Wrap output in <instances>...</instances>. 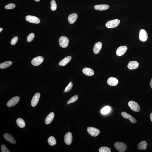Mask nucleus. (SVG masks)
Instances as JSON below:
<instances>
[{"instance_id":"nucleus-1","label":"nucleus","mask_w":152,"mask_h":152,"mask_svg":"<svg viewBox=\"0 0 152 152\" xmlns=\"http://www.w3.org/2000/svg\"><path fill=\"white\" fill-rule=\"evenodd\" d=\"M120 23V20L119 19H114L108 21L106 24V26L108 28H114L118 26Z\"/></svg>"},{"instance_id":"nucleus-2","label":"nucleus","mask_w":152,"mask_h":152,"mask_svg":"<svg viewBox=\"0 0 152 152\" xmlns=\"http://www.w3.org/2000/svg\"><path fill=\"white\" fill-rule=\"evenodd\" d=\"M115 147L119 152H125L127 149V147L126 144L122 142H116L114 145Z\"/></svg>"},{"instance_id":"nucleus-3","label":"nucleus","mask_w":152,"mask_h":152,"mask_svg":"<svg viewBox=\"0 0 152 152\" xmlns=\"http://www.w3.org/2000/svg\"><path fill=\"white\" fill-rule=\"evenodd\" d=\"M69 39L67 37L65 36H62L59 38V45L61 47L65 48L69 45Z\"/></svg>"},{"instance_id":"nucleus-4","label":"nucleus","mask_w":152,"mask_h":152,"mask_svg":"<svg viewBox=\"0 0 152 152\" xmlns=\"http://www.w3.org/2000/svg\"><path fill=\"white\" fill-rule=\"evenodd\" d=\"M128 104L130 109L134 111L138 112L140 110L139 105L136 102L133 101H130L128 102Z\"/></svg>"},{"instance_id":"nucleus-5","label":"nucleus","mask_w":152,"mask_h":152,"mask_svg":"<svg viewBox=\"0 0 152 152\" xmlns=\"http://www.w3.org/2000/svg\"><path fill=\"white\" fill-rule=\"evenodd\" d=\"M87 130L89 134L94 137L98 136L100 133V130L93 127H90L87 128Z\"/></svg>"},{"instance_id":"nucleus-6","label":"nucleus","mask_w":152,"mask_h":152,"mask_svg":"<svg viewBox=\"0 0 152 152\" xmlns=\"http://www.w3.org/2000/svg\"><path fill=\"white\" fill-rule=\"evenodd\" d=\"M26 20L29 22L35 24H39L40 23V19L35 16L28 15L25 17Z\"/></svg>"},{"instance_id":"nucleus-7","label":"nucleus","mask_w":152,"mask_h":152,"mask_svg":"<svg viewBox=\"0 0 152 152\" xmlns=\"http://www.w3.org/2000/svg\"><path fill=\"white\" fill-rule=\"evenodd\" d=\"M19 97L15 96L13 97L8 101L7 103V106L9 107L14 106L19 103Z\"/></svg>"},{"instance_id":"nucleus-8","label":"nucleus","mask_w":152,"mask_h":152,"mask_svg":"<svg viewBox=\"0 0 152 152\" xmlns=\"http://www.w3.org/2000/svg\"><path fill=\"white\" fill-rule=\"evenodd\" d=\"M43 57L40 56L34 58L31 61V64L34 66H38L40 65L43 62Z\"/></svg>"},{"instance_id":"nucleus-9","label":"nucleus","mask_w":152,"mask_h":152,"mask_svg":"<svg viewBox=\"0 0 152 152\" xmlns=\"http://www.w3.org/2000/svg\"><path fill=\"white\" fill-rule=\"evenodd\" d=\"M148 34L144 29L140 30L139 33V39L140 40L145 42L147 39Z\"/></svg>"},{"instance_id":"nucleus-10","label":"nucleus","mask_w":152,"mask_h":152,"mask_svg":"<svg viewBox=\"0 0 152 152\" xmlns=\"http://www.w3.org/2000/svg\"><path fill=\"white\" fill-rule=\"evenodd\" d=\"M40 96V94L39 93H37L35 94L31 101V105L32 107H35L37 105Z\"/></svg>"},{"instance_id":"nucleus-11","label":"nucleus","mask_w":152,"mask_h":152,"mask_svg":"<svg viewBox=\"0 0 152 152\" xmlns=\"http://www.w3.org/2000/svg\"><path fill=\"white\" fill-rule=\"evenodd\" d=\"M127 50V47L125 46H120L117 49L116 51V55L118 56H121L124 55Z\"/></svg>"},{"instance_id":"nucleus-12","label":"nucleus","mask_w":152,"mask_h":152,"mask_svg":"<svg viewBox=\"0 0 152 152\" xmlns=\"http://www.w3.org/2000/svg\"><path fill=\"white\" fill-rule=\"evenodd\" d=\"M64 141L67 145H70L72 141V135L70 132L67 133L65 135L64 138Z\"/></svg>"},{"instance_id":"nucleus-13","label":"nucleus","mask_w":152,"mask_h":152,"mask_svg":"<svg viewBox=\"0 0 152 152\" xmlns=\"http://www.w3.org/2000/svg\"><path fill=\"white\" fill-rule=\"evenodd\" d=\"M121 115L123 118L129 120L132 123H135L137 122L135 119L132 115H130L125 112H122L121 113Z\"/></svg>"},{"instance_id":"nucleus-14","label":"nucleus","mask_w":152,"mask_h":152,"mask_svg":"<svg viewBox=\"0 0 152 152\" xmlns=\"http://www.w3.org/2000/svg\"><path fill=\"white\" fill-rule=\"evenodd\" d=\"M4 138L6 141L13 144L16 143V141L14 139L11 135L9 133H6L3 135Z\"/></svg>"},{"instance_id":"nucleus-15","label":"nucleus","mask_w":152,"mask_h":152,"mask_svg":"<svg viewBox=\"0 0 152 152\" xmlns=\"http://www.w3.org/2000/svg\"><path fill=\"white\" fill-rule=\"evenodd\" d=\"M102 47V44L100 42H97L94 46L93 52L95 54H97L100 51Z\"/></svg>"},{"instance_id":"nucleus-16","label":"nucleus","mask_w":152,"mask_h":152,"mask_svg":"<svg viewBox=\"0 0 152 152\" xmlns=\"http://www.w3.org/2000/svg\"><path fill=\"white\" fill-rule=\"evenodd\" d=\"M109 6L106 4L96 5L94 6L95 9L98 11H105L109 9Z\"/></svg>"},{"instance_id":"nucleus-17","label":"nucleus","mask_w":152,"mask_h":152,"mask_svg":"<svg viewBox=\"0 0 152 152\" xmlns=\"http://www.w3.org/2000/svg\"><path fill=\"white\" fill-rule=\"evenodd\" d=\"M107 82L109 85L114 86L118 85V81L115 77H110L107 80Z\"/></svg>"},{"instance_id":"nucleus-18","label":"nucleus","mask_w":152,"mask_h":152,"mask_svg":"<svg viewBox=\"0 0 152 152\" xmlns=\"http://www.w3.org/2000/svg\"><path fill=\"white\" fill-rule=\"evenodd\" d=\"M139 65V63L137 61H131L129 63L128 65V67L130 70H133L138 68Z\"/></svg>"},{"instance_id":"nucleus-19","label":"nucleus","mask_w":152,"mask_h":152,"mask_svg":"<svg viewBox=\"0 0 152 152\" xmlns=\"http://www.w3.org/2000/svg\"><path fill=\"white\" fill-rule=\"evenodd\" d=\"M78 17L77 14L73 13L70 14L68 17V20L70 24H72L75 22Z\"/></svg>"},{"instance_id":"nucleus-20","label":"nucleus","mask_w":152,"mask_h":152,"mask_svg":"<svg viewBox=\"0 0 152 152\" xmlns=\"http://www.w3.org/2000/svg\"><path fill=\"white\" fill-rule=\"evenodd\" d=\"M72 59V57L70 56H68L61 60L59 63V65L64 66L70 62Z\"/></svg>"},{"instance_id":"nucleus-21","label":"nucleus","mask_w":152,"mask_h":152,"mask_svg":"<svg viewBox=\"0 0 152 152\" xmlns=\"http://www.w3.org/2000/svg\"><path fill=\"white\" fill-rule=\"evenodd\" d=\"M54 117V114L53 112H51L46 117L45 123L46 124L49 125L51 123Z\"/></svg>"},{"instance_id":"nucleus-22","label":"nucleus","mask_w":152,"mask_h":152,"mask_svg":"<svg viewBox=\"0 0 152 152\" xmlns=\"http://www.w3.org/2000/svg\"><path fill=\"white\" fill-rule=\"evenodd\" d=\"M82 72L85 75L89 76H93L94 74V72L93 70L91 69L85 68L82 70Z\"/></svg>"},{"instance_id":"nucleus-23","label":"nucleus","mask_w":152,"mask_h":152,"mask_svg":"<svg viewBox=\"0 0 152 152\" xmlns=\"http://www.w3.org/2000/svg\"><path fill=\"white\" fill-rule=\"evenodd\" d=\"M148 145L146 141H143L139 143L138 145V148L139 150H143L146 149L147 145Z\"/></svg>"},{"instance_id":"nucleus-24","label":"nucleus","mask_w":152,"mask_h":152,"mask_svg":"<svg viewBox=\"0 0 152 152\" xmlns=\"http://www.w3.org/2000/svg\"><path fill=\"white\" fill-rule=\"evenodd\" d=\"M12 64V62L11 61H6L0 64V68L4 69L9 67Z\"/></svg>"},{"instance_id":"nucleus-25","label":"nucleus","mask_w":152,"mask_h":152,"mask_svg":"<svg viewBox=\"0 0 152 152\" xmlns=\"http://www.w3.org/2000/svg\"><path fill=\"white\" fill-rule=\"evenodd\" d=\"M16 123L19 127L22 128L24 127L25 126V123L22 119L18 118L16 120Z\"/></svg>"},{"instance_id":"nucleus-26","label":"nucleus","mask_w":152,"mask_h":152,"mask_svg":"<svg viewBox=\"0 0 152 152\" xmlns=\"http://www.w3.org/2000/svg\"><path fill=\"white\" fill-rule=\"evenodd\" d=\"M48 143L51 146H53L55 145L57 143L56 139L53 136L49 137L48 140Z\"/></svg>"},{"instance_id":"nucleus-27","label":"nucleus","mask_w":152,"mask_h":152,"mask_svg":"<svg viewBox=\"0 0 152 152\" xmlns=\"http://www.w3.org/2000/svg\"><path fill=\"white\" fill-rule=\"evenodd\" d=\"M78 96L75 95L72 96L68 101L67 102V104L69 105L70 103H74L78 100Z\"/></svg>"},{"instance_id":"nucleus-28","label":"nucleus","mask_w":152,"mask_h":152,"mask_svg":"<svg viewBox=\"0 0 152 152\" xmlns=\"http://www.w3.org/2000/svg\"><path fill=\"white\" fill-rule=\"evenodd\" d=\"M110 110V108L108 106L105 107L101 110V113L103 114H105L109 112Z\"/></svg>"},{"instance_id":"nucleus-29","label":"nucleus","mask_w":152,"mask_h":152,"mask_svg":"<svg viewBox=\"0 0 152 152\" xmlns=\"http://www.w3.org/2000/svg\"><path fill=\"white\" fill-rule=\"evenodd\" d=\"M51 9L52 11L56 10L57 8V5L56 4L55 1L52 0L51 2Z\"/></svg>"},{"instance_id":"nucleus-30","label":"nucleus","mask_w":152,"mask_h":152,"mask_svg":"<svg viewBox=\"0 0 152 152\" xmlns=\"http://www.w3.org/2000/svg\"><path fill=\"white\" fill-rule=\"evenodd\" d=\"M111 149L106 146L101 147L99 150V152H111Z\"/></svg>"},{"instance_id":"nucleus-31","label":"nucleus","mask_w":152,"mask_h":152,"mask_svg":"<svg viewBox=\"0 0 152 152\" xmlns=\"http://www.w3.org/2000/svg\"><path fill=\"white\" fill-rule=\"evenodd\" d=\"M73 86V85L72 82H69L68 85L65 88L64 92H67L70 91L72 88Z\"/></svg>"},{"instance_id":"nucleus-32","label":"nucleus","mask_w":152,"mask_h":152,"mask_svg":"<svg viewBox=\"0 0 152 152\" xmlns=\"http://www.w3.org/2000/svg\"><path fill=\"white\" fill-rule=\"evenodd\" d=\"M35 37L34 34L33 33H31L28 36L27 38V42H30L32 41Z\"/></svg>"},{"instance_id":"nucleus-33","label":"nucleus","mask_w":152,"mask_h":152,"mask_svg":"<svg viewBox=\"0 0 152 152\" xmlns=\"http://www.w3.org/2000/svg\"><path fill=\"white\" fill-rule=\"evenodd\" d=\"M15 7V4L13 3H11L5 6V8L7 9H14Z\"/></svg>"},{"instance_id":"nucleus-34","label":"nucleus","mask_w":152,"mask_h":152,"mask_svg":"<svg viewBox=\"0 0 152 152\" xmlns=\"http://www.w3.org/2000/svg\"><path fill=\"white\" fill-rule=\"evenodd\" d=\"M18 36H15L12 39L11 41V44L12 45H14L18 42Z\"/></svg>"},{"instance_id":"nucleus-35","label":"nucleus","mask_w":152,"mask_h":152,"mask_svg":"<svg viewBox=\"0 0 152 152\" xmlns=\"http://www.w3.org/2000/svg\"><path fill=\"white\" fill-rule=\"evenodd\" d=\"M1 150L2 152H10V151L7 149V148L4 144L1 145Z\"/></svg>"},{"instance_id":"nucleus-36","label":"nucleus","mask_w":152,"mask_h":152,"mask_svg":"<svg viewBox=\"0 0 152 152\" xmlns=\"http://www.w3.org/2000/svg\"><path fill=\"white\" fill-rule=\"evenodd\" d=\"M150 87H151V88L152 89V78L151 81V82H150Z\"/></svg>"},{"instance_id":"nucleus-37","label":"nucleus","mask_w":152,"mask_h":152,"mask_svg":"<svg viewBox=\"0 0 152 152\" xmlns=\"http://www.w3.org/2000/svg\"><path fill=\"white\" fill-rule=\"evenodd\" d=\"M150 120H151V121L152 122V112L151 114H150Z\"/></svg>"},{"instance_id":"nucleus-38","label":"nucleus","mask_w":152,"mask_h":152,"mask_svg":"<svg viewBox=\"0 0 152 152\" xmlns=\"http://www.w3.org/2000/svg\"><path fill=\"white\" fill-rule=\"evenodd\" d=\"M3 30V29L2 28H0V32H1V31Z\"/></svg>"},{"instance_id":"nucleus-39","label":"nucleus","mask_w":152,"mask_h":152,"mask_svg":"<svg viewBox=\"0 0 152 152\" xmlns=\"http://www.w3.org/2000/svg\"><path fill=\"white\" fill-rule=\"evenodd\" d=\"M35 1H36V2H39L40 1V0H34Z\"/></svg>"}]
</instances>
